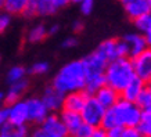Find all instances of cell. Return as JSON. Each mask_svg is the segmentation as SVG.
Masks as SVG:
<instances>
[{"label":"cell","instance_id":"2e32d148","mask_svg":"<svg viewBox=\"0 0 151 137\" xmlns=\"http://www.w3.org/2000/svg\"><path fill=\"white\" fill-rule=\"evenodd\" d=\"M60 119H61L63 125L65 126V129H67V132H68L69 136L83 123L82 118H81V114H79V112H73V111L63 110V112L60 115Z\"/></svg>","mask_w":151,"mask_h":137},{"label":"cell","instance_id":"60d3db41","mask_svg":"<svg viewBox=\"0 0 151 137\" xmlns=\"http://www.w3.org/2000/svg\"><path fill=\"white\" fill-rule=\"evenodd\" d=\"M0 137H14L11 134H6V133H0Z\"/></svg>","mask_w":151,"mask_h":137},{"label":"cell","instance_id":"f35d334b","mask_svg":"<svg viewBox=\"0 0 151 137\" xmlns=\"http://www.w3.org/2000/svg\"><path fill=\"white\" fill-rule=\"evenodd\" d=\"M4 103H6V100H4V93H1V91H0V108L3 107V104H4Z\"/></svg>","mask_w":151,"mask_h":137},{"label":"cell","instance_id":"d4e9b609","mask_svg":"<svg viewBox=\"0 0 151 137\" xmlns=\"http://www.w3.org/2000/svg\"><path fill=\"white\" fill-rule=\"evenodd\" d=\"M25 73H27V69L21 67V65H15L13 68L9 71L7 73V80L10 83H14V82H18L21 79H25Z\"/></svg>","mask_w":151,"mask_h":137},{"label":"cell","instance_id":"e575fe53","mask_svg":"<svg viewBox=\"0 0 151 137\" xmlns=\"http://www.w3.org/2000/svg\"><path fill=\"white\" fill-rule=\"evenodd\" d=\"M90 137H107V132H105V129H103L101 126H99V128L93 129Z\"/></svg>","mask_w":151,"mask_h":137},{"label":"cell","instance_id":"9c48e42d","mask_svg":"<svg viewBox=\"0 0 151 137\" xmlns=\"http://www.w3.org/2000/svg\"><path fill=\"white\" fill-rule=\"evenodd\" d=\"M122 40L128 47V55H130L132 58L150 47V43L142 33H128Z\"/></svg>","mask_w":151,"mask_h":137},{"label":"cell","instance_id":"8fae6325","mask_svg":"<svg viewBox=\"0 0 151 137\" xmlns=\"http://www.w3.org/2000/svg\"><path fill=\"white\" fill-rule=\"evenodd\" d=\"M83 65L86 69V73H104V69L108 64V61L104 55L99 51H93L86 58H83Z\"/></svg>","mask_w":151,"mask_h":137},{"label":"cell","instance_id":"603a6c76","mask_svg":"<svg viewBox=\"0 0 151 137\" xmlns=\"http://www.w3.org/2000/svg\"><path fill=\"white\" fill-rule=\"evenodd\" d=\"M134 104L137 105L142 111H151V87L144 85L143 90L137 96Z\"/></svg>","mask_w":151,"mask_h":137},{"label":"cell","instance_id":"4316f807","mask_svg":"<svg viewBox=\"0 0 151 137\" xmlns=\"http://www.w3.org/2000/svg\"><path fill=\"white\" fill-rule=\"evenodd\" d=\"M93 129H94V128H92L90 125L82 123L69 137H90V134H92V132H93Z\"/></svg>","mask_w":151,"mask_h":137},{"label":"cell","instance_id":"7bdbcfd3","mask_svg":"<svg viewBox=\"0 0 151 137\" xmlns=\"http://www.w3.org/2000/svg\"><path fill=\"white\" fill-rule=\"evenodd\" d=\"M71 1H75V3H79L81 0H71Z\"/></svg>","mask_w":151,"mask_h":137},{"label":"cell","instance_id":"30bf717a","mask_svg":"<svg viewBox=\"0 0 151 137\" xmlns=\"http://www.w3.org/2000/svg\"><path fill=\"white\" fill-rule=\"evenodd\" d=\"M43 104L46 105L49 112H55V111L63 110V100H64V94L58 91L55 87L49 86L45 89L43 96L40 97Z\"/></svg>","mask_w":151,"mask_h":137},{"label":"cell","instance_id":"4dcf8cb0","mask_svg":"<svg viewBox=\"0 0 151 137\" xmlns=\"http://www.w3.org/2000/svg\"><path fill=\"white\" fill-rule=\"evenodd\" d=\"M121 137H143V136L137 132L136 128H122Z\"/></svg>","mask_w":151,"mask_h":137},{"label":"cell","instance_id":"ab89813d","mask_svg":"<svg viewBox=\"0 0 151 137\" xmlns=\"http://www.w3.org/2000/svg\"><path fill=\"white\" fill-rule=\"evenodd\" d=\"M130 1H133V0H121V3H122V4H128V3H130Z\"/></svg>","mask_w":151,"mask_h":137},{"label":"cell","instance_id":"9a60e30c","mask_svg":"<svg viewBox=\"0 0 151 137\" xmlns=\"http://www.w3.org/2000/svg\"><path fill=\"white\" fill-rule=\"evenodd\" d=\"M29 82L27 79H21L18 82L10 83V89L7 90V93L4 94V100L7 104H11L14 101H18L22 98V96L27 93Z\"/></svg>","mask_w":151,"mask_h":137},{"label":"cell","instance_id":"d6a6232c","mask_svg":"<svg viewBox=\"0 0 151 137\" xmlns=\"http://www.w3.org/2000/svg\"><path fill=\"white\" fill-rule=\"evenodd\" d=\"M107 132V137H121L122 134V128H119V126H115V128H111L108 130H105Z\"/></svg>","mask_w":151,"mask_h":137},{"label":"cell","instance_id":"8992f818","mask_svg":"<svg viewBox=\"0 0 151 137\" xmlns=\"http://www.w3.org/2000/svg\"><path fill=\"white\" fill-rule=\"evenodd\" d=\"M132 67H133L136 78H139L144 83L150 82V79H151V51H150V49H147L143 53L137 54L136 57H133Z\"/></svg>","mask_w":151,"mask_h":137},{"label":"cell","instance_id":"ffe728a7","mask_svg":"<svg viewBox=\"0 0 151 137\" xmlns=\"http://www.w3.org/2000/svg\"><path fill=\"white\" fill-rule=\"evenodd\" d=\"M134 128L143 137H151V111H142L140 119Z\"/></svg>","mask_w":151,"mask_h":137},{"label":"cell","instance_id":"ac0fdd59","mask_svg":"<svg viewBox=\"0 0 151 137\" xmlns=\"http://www.w3.org/2000/svg\"><path fill=\"white\" fill-rule=\"evenodd\" d=\"M144 85H146V83L143 82V80H140L139 78H133L132 80L129 82L128 86H126L124 90L119 93V94H121V98L134 103V101H136V98H137V96L140 94V91L143 90Z\"/></svg>","mask_w":151,"mask_h":137},{"label":"cell","instance_id":"74e56055","mask_svg":"<svg viewBox=\"0 0 151 137\" xmlns=\"http://www.w3.org/2000/svg\"><path fill=\"white\" fill-rule=\"evenodd\" d=\"M72 29L75 31V32H81V31L83 29V24L81 22V21H75V22H73Z\"/></svg>","mask_w":151,"mask_h":137},{"label":"cell","instance_id":"5bb4252c","mask_svg":"<svg viewBox=\"0 0 151 137\" xmlns=\"http://www.w3.org/2000/svg\"><path fill=\"white\" fill-rule=\"evenodd\" d=\"M125 11L129 18H137L143 14H148L151 11V0H133L125 4Z\"/></svg>","mask_w":151,"mask_h":137},{"label":"cell","instance_id":"d6986e66","mask_svg":"<svg viewBox=\"0 0 151 137\" xmlns=\"http://www.w3.org/2000/svg\"><path fill=\"white\" fill-rule=\"evenodd\" d=\"M134 21V25L139 31L144 35V37L147 39V42L150 43L151 42V14H143L140 17L133 19Z\"/></svg>","mask_w":151,"mask_h":137},{"label":"cell","instance_id":"484cf974","mask_svg":"<svg viewBox=\"0 0 151 137\" xmlns=\"http://www.w3.org/2000/svg\"><path fill=\"white\" fill-rule=\"evenodd\" d=\"M50 65L47 61H37L31 67V73L33 75H45V73L49 71Z\"/></svg>","mask_w":151,"mask_h":137},{"label":"cell","instance_id":"5b68a950","mask_svg":"<svg viewBox=\"0 0 151 137\" xmlns=\"http://www.w3.org/2000/svg\"><path fill=\"white\" fill-rule=\"evenodd\" d=\"M97 51L104 55L107 61L110 62L112 60L121 58V57H128V47L124 40H116V39H107L97 47Z\"/></svg>","mask_w":151,"mask_h":137},{"label":"cell","instance_id":"44dd1931","mask_svg":"<svg viewBox=\"0 0 151 137\" xmlns=\"http://www.w3.org/2000/svg\"><path fill=\"white\" fill-rule=\"evenodd\" d=\"M0 133L11 134L14 137H28L29 129H28L27 125H13L10 122H6L3 125V128L0 129Z\"/></svg>","mask_w":151,"mask_h":137},{"label":"cell","instance_id":"83f0119b","mask_svg":"<svg viewBox=\"0 0 151 137\" xmlns=\"http://www.w3.org/2000/svg\"><path fill=\"white\" fill-rule=\"evenodd\" d=\"M28 137H60V136H55L54 133L49 132L47 129H45L43 126H37V128H35L32 130V132H29V134H28Z\"/></svg>","mask_w":151,"mask_h":137},{"label":"cell","instance_id":"b9f144b4","mask_svg":"<svg viewBox=\"0 0 151 137\" xmlns=\"http://www.w3.org/2000/svg\"><path fill=\"white\" fill-rule=\"evenodd\" d=\"M3 6H4V0H0V10H3Z\"/></svg>","mask_w":151,"mask_h":137},{"label":"cell","instance_id":"ba28073f","mask_svg":"<svg viewBox=\"0 0 151 137\" xmlns=\"http://www.w3.org/2000/svg\"><path fill=\"white\" fill-rule=\"evenodd\" d=\"M7 122L13 125L28 123V110L25 100L14 101L7 107Z\"/></svg>","mask_w":151,"mask_h":137},{"label":"cell","instance_id":"7c38bea8","mask_svg":"<svg viewBox=\"0 0 151 137\" xmlns=\"http://www.w3.org/2000/svg\"><path fill=\"white\" fill-rule=\"evenodd\" d=\"M86 98H87V94L83 90L67 93V94H64V100H63V110L81 112Z\"/></svg>","mask_w":151,"mask_h":137},{"label":"cell","instance_id":"7a4b0ae2","mask_svg":"<svg viewBox=\"0 0 151 137\" xmlns=\"http://www.w3.org/2000/svg\"><path fill=\"white\" fill-rule=\"evenodd\" d=\"M86 80V69L82 60H75L65 64L53 79V85L63 94L83 90Z\"/></svg>","mask_w":151,"mask_h":137},{"label":"cell","instance_id":"4fadbf2b","mask_svg":"<svg viewBox=\"0 0 151 137\" xmlns=\"http://www.w3.org/2000/svg\"><path fill=\"white\" fill-rule=\"evenodd\" d=\"M93 96H94V98L104 107L105 110H107V108H111V107L119 100V97H121L118 91L114 90L112 87L107 86V85L100 87Z\"/></svg>","mask_w":151,"mask_h":137},{"label":"cell","instance_id":"277c9868","mask_svg":"<svg viewBox=\"0 0 151 137\" xmlns=\"http://www.w3.org/2000/svg\"><path fill=\"white\" fill-rule=\"evenodd\" d=\"M105 108L94 98V96H87L82 110H81V118L83 123L90 125L92 128H99L101 123V119L104 115Z\"/></svg>","mask_w":151,"mask_h":137},{"label":"cell","instance_id":"cb8c5ba5","mask_svg":"<svg viewBox=\"0 0 151 137\" xmlns=\"http://www.w3.org/2000/svg\"><path fill=\"white\" fill-rule=\"evenodd\" d=\"M46 36H47V28L43 24L35 25L28 32V40L31 42V43H39V42L45 40Z\"/></svg>","mask_w":151,"mask_h":137},{"label":"cell","instance_id":"f1b7e54d","mask_svg":"<svg viewBox=\"0 0 151 137\" xmlns=\"http://www.w3.org/2000/svg\"><path fill=\"white\" fill-rule=\"evenodd\" d=\"M79 9L83 15H89L94 9V0H81L79 1Z\"/></svg>","mask_w":151,"mask_h":137},{"label":"cell","instance_id":"6da1fadb","mask_svg":"<svg viewBox=\"0 0 151 137\" xmlns=\"http://www.w3.org/2000/svg\"><path fill=\"white\" fill-rule=\"evenodd\" d=\"M140 115H142V110L134 103L119 97V100L111 108H107L104 111L100 126L105 130L115 126L134 128L140 119Z\"/></svg>","mask_w":151,"mask_h":137},{"label":"cell","instance_id":"8d00e7d4","mask_svg":"<svg viewBox=\"0 0 151 137\" xmlns=\"http://www.w3.org/2000/svg\"><path fill=\"white\" fill-rule=\"evenodd\" d=\"M58 29H60V27L58 25H51L50 28H47V35H55V33L58 32Z\"/></svg>","mask_w":151,"mask_h":137},{"label":"cell","instance_id":"7402d4cb","mask_svg":"<svg viewBox=\"0 0 151 137\" xmlns=\"http://www.w3.org/2000/svg\"><path fill=\"white\" fill-rule=\"evenodd\" d=\"M29 0H4L3 10L6 13L11 14H24L25 9L28 7Z\"/></svg>","mask_w":151,"mask_h":137},{"label":"cell","instance_id":"3957f363","mask_svg":"<svg viewBox=\"0 0 151 137\" xmlns=\"http://www.w3.org/2000/svg\"><path fill=\"white\" fill-rule=\"evenodd\" d=\"M104 78L107 86L112 87L114 90L121 93L133 78H136L132 67V61L126 57H121V58L110 61L104 69Z\"/></svg>","mask_w":151,"mask_h":137},{"label":"cell","instance_id":"52a82bcc","mask_svg":"<svg viewBox=\"0 0 151 137\" xmlns=\"http://www.w3.org/2000/svg\"><path fill=\"white\" fill-rule=\"evenodd\" d=\"M25 103H27L28 110V122L40 125L45 121V118L50 114L49 110L46 108V105L43 104L42 98H39V97H29L28 100H25Z\"/></svg>","mask_w":151,"mask_h":137},{"label":"cell","instance_id":"d590c367","mask_svg":"<svg viewBox=\"0 0 151 137\" xmlns=\"http://www.w3.org/2000/svg\"><path fill=\"white\" fill-rule=\"evenodd\" d=\"M7 122V108H0V129L3 128V125Z\"/></svg>","mask_w":151,"mask_h":137},{"label":"cell","instance_id":"836d02e7","mask_svg":"<svg viewBox=\"0 0 151 137\" xmlns=\"http://www.w3.org/2000/svg\"><path fill=\"white\" fill-rule=\"evenodd\" d=\"M49 1H50V4L53 6L55 10H60V9H63V7H65L71 0H49Z\"/></svg>","mask_w":151,"mask_h":137},{"label":"cell","instance_id":"e0dca14e","mask_svg":"<svg viewBox=\"0 0 151 137\" xmlns=\"http://www.w3.org/2000/svg\"><path fill=\"white\" fill-rule=\"evenodd\" d=\"M104 85H105L104 73H86V80H85L83 91L86 93L87 96H93Z\"/></svg>","mask_w":151,"mask_h":137},{"label":"cell","instance_id":"f546056e","mask_svg":"<svg viewBox=\"0 0 151 137\" xmlns=\"http://www.w3.org/2000/svg\"><path fill=\"white\" fill-rule=\"evenodd\" d=\"M11 18H10V14L6 11H0V33H3L10 27Z\"/></svg>","mask_w":151,"mask_h":137},{"label":"cell","instance_id":"1f68e13d","mask_svg":"<svg viewBox=\"0 0 151 137\" xmlns=\"http://www.w3.org/2000/svg\"><path fill=\"white\" fill-rule=\"evenodd\" d=\"M78 44V39L75 36H69L67 37V39H64V42H63V47L64 49H72V47H75V46Z\"/></svg>","mask_w":151,"mask_h":137}]
</instances>
